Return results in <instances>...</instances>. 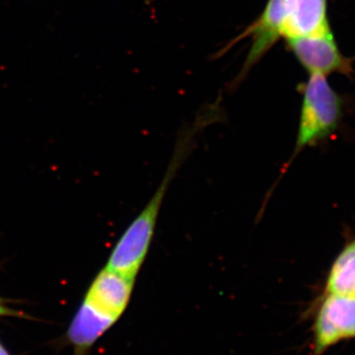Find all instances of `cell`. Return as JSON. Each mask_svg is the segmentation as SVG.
Here are the masks:
<instances>
[{"instance_id": "cell-4", "label": "cell", "mask_w": 355, "mask_h": 355, "mask_svg": "<svg viewBox=\"0 0 355 355\" xmlns=\"http://www.w3.org/2000/svg\"><path fill=\"white\" fill-rule=\"evenodd\" d=\"M355 338V296L326 294L314 323V354Z\"/></svg>"}, {"instance_id": "cell-9", "label": "cell", "mask_w": 355, "mask_h": 355, "mask_svg": "<svg viewBox=\"0 0 355 355\" xmlns=\"http://www.w3.org/2000/svg\"><path fill=\"white\" fill-rule=\"evenodd\" d=\"M19 315V313L16 312L10 308L7 307L6 304H4V301L0 298V317L4 316H16L17 317Z\"/></svg>"}, {"instance_id": "cell-10", "label": "cell", "mask_w": 355, "mask_h": 355, "mask_svg": "<svg viewBox=\"0 0 355 355\" xmlns=\"http://www.w3.org/2000/svg\"><path fill=\"white\" fill-rule=\"evenodd\" d=\"M0 355H10L1 343H0Z\"/></svg>"}, {"instance_id": "cell-7", "label": "cell", "mask_w": 355, "mask_h": 355, "mask_svg": "<svg viewBox=\"0 0 355 355\" xmlns=\"http://www.w3.org/2000/svg\"><path fill=\"white\" fill-rule=\"evenodd\" d=\"M331 30L328 19V0H294L291 18L284 38L318 34Z\"/></svg>"}, {"instance_id": "cell-5", "label": "cell", "mask_w": 355, "mask_h": 355, "mask_svg": "<svg viewBox=\"0 0 355 355\" xmlns=\"http://www.w3.org/2000/svg\"><path fill=\"white\" fill-rule=\"evenodd\" d=\"M293 6L294 0H268L260 17L243 33L239 39L250 37L251 46L239 79L246 76L279 39L284 38Z\"/></svg>"}, {"instance_id": "cell-2", "label": "cell", "mask_w": 355, "mask_h": 355, "mask_svg": "<svg viewBox=\"0 0 355 355\" xmlns=\"http://www.w3.org/2000/svg\"><path fill=\"white\" fill-rule=\"evenodd\" d=\"M343 100L321 74H311L302 88L300 120L293 150L295 158L306 147L316 146L338 130Z\"/></svg>"}, {"instance_id": "cell-1", "label": "cell", "mask_w": 355, "mask_h": 355, "mask_svg": "<svg viewBox=\"0 0 355 355\" xmlns=\"http://www.w3.org/2000/svg\"><path fill=\"white\" fill-rule=\"evenodd\" d=\"M190 144L191 137L190 139L180 142L164 179L161 182L157 191L147 203L146 207L135 217V220L121 235V239L112 251L106 268L132 279L137 277L153 242L159 212L162 207L166 191L169 188L170 182L176 174L180 165L186 157Z\"/></svg>"}, {"instance_id": "cell-8", "label": "cell", "mask_w": 355, "mask_h": 355, "mask_svg": "<svg viewBox=\"0 0 355 355\" xmlns=\"http://www.w3.org/2000/svg\"><path fill=\"white\" fill-rule=\"evenodd\" d=\"M326 294L355 296V238L343 248L331 265Z\"/></svg>"}, {"instance_id": "cell-6", "label": "cell", "mask_w": 355, "mask_h": 355, "mask_svg": "<svg viewBox=\"0 0 355 355\" xmlns=\"http://www.w3.org/2000/svg\"><path fill=\"white\" fill-rule=\"evenodd\" d=\"M135 280L105 268L89 287L84 301L116 323L127 309Z\"/></svg>"}, {"instance_id": "cell-3", "label": "cell", "mask_w": 355, "mask_h": 355, "mask_svg": "<svg viewBox=\"0 0 355 355\" xmlns=\"http://www.w3.org/2000/svg\"><path fill=\"white\" fill-rule=\"evenodd\" d=\"M286 40L289 50L310 76L352 72V62L340 53L331 30Z\"/></svg>"}]
</instances>
